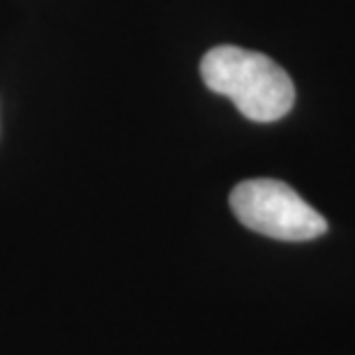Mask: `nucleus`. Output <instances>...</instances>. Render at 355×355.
I'll return each instance as SVG.
<instances>
[{
    "mask_svg": "<svg viewBox=\"0 0 355 355\" xmlns=\"http://www.w3.org/2000/svg\"><path fill=\"white\" fill-rule=\"evenodd\" d=\"M231 210L238 222L266 238L307 243L328 231V222L286 182L257 178L231 191Z\"/></svg>",
    "mask_w": 355,
    "mask_h": 355,
    "instance_id": "nucleus-2",
    "label": "nucleus"
},
{
    "mask_svg": "<svg viewBox=\"0 0 355 355\" xmlns=\"http://www.w3.org/2000/svg\"><path fill=\"white\" fill-rule=\"evenodd\" d=\"M201 79L212 92L229 97L254 123H275L295 102L291 76L268 55L240 46L210 49L201 60Z\"/></svg>",
    "mask_w": 355,
    "mask_h": 355,
    "instance_id": "nucleus-1",
    "label": "nucleus"
}]
</instances>
